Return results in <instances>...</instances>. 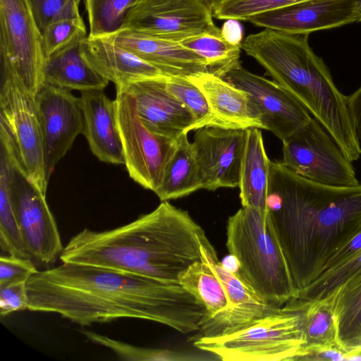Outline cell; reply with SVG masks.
<instances>
[{
    "label": "cell",
    "instance_id": "1",
    "mask_svg": "<svg viewBox=\"0 0 361 361\" xmlns=\"http://www.w3.org/2000/svg\"><path fill=\"white\" fill-rule=\"evenodd\" d=\"M28 310L61 315L81 326L133 318L182 334L199 331L208 312L179 283L103 267L63 262L27 281Z\"/></svg>",
    "mask_w": 361,
    "mask_h": 361
},
{
    "label": "cell",
    "instance_id": "2",
    "mask_svg": "<svg viewBox=\"0 0 361 361\" xmlns=\"http://www.w3.org/2000/svg\"><path fill=\"white\" fill-rule=\"evenodd\" d=\"M265 219L298 291L322 273L361 224V184L314 183L270 160Z\"/></svg>",
    "mask_w": 361,
    "mask_h": 361
},
{
    "label": "cell",
    "instance_id": "3",
    "mask_svg": "<svg viewBox=\"0 0 361 361\" xmlns=\"http://www.w3.org/2000/svg\"><path fill=\"white\" fill-rule=\"evenodd\" d=\"M207 238L188 212L168 201L120 227L95 231L85 228L63 247L62 262L116 269L169 283L202 259Z\"/></svg>",
    "mask_w": 361,
    "mask_h": 361
},
{
    "label": "cell",
    "instance_id": "4",
    "mask_svg": "<svg viewBox=\"0 0 361 361\" xmlns=\"http://www.w3.org/2000/svg\"><path fill=\"white\" fill-rule=\"evenodd\" d=\"M309 35L264 28L248 35L241 49L290 92L331 135L350 161L361 157L347 96L336 87L328 67L312 49Z\"/></svg>",
    "mask_w": 361,
    "mask_h": 361
},
{
    "label": "cell",
    "instance_id": "5",
    "mask_svg": "<svg viewBox=\"0 0 361 361\" xmlns=\"http://www.w3.org/2000/svg\"><path fill=\"white\" fill-rule=\"evenodd\" d=\"M226 247L237 274L262 302L281 307L296 297L298 288L265 213L242 207L231 216Z\"/></svg>",
    "mask_w": 361,
    "mask_h": 361
},
{
    "label": "cell",
    "instance_id": "6",
    "mask_svg": "<svg viewBox=\"0 0 361 361\" xmlns=\"http://www.w3.org/2000/svg\"><path fill=\"white\" fill-rule=\"evenodd\" d=\"M193 345L224 361H298L304 354L302 307L293 299L223 334L199 335Z\"/></svg>",
    "mask_w": 361,
    "mask_h": 361
},
{
    "label": "cell",
    "instance_id": "7",
    "mask_svg": "<svg viewBox=\"0 0 361 361\" xmlns=\"http://www.w3.org/2000/svg\"><path fill=\"white\" fill-rule=\"evenodd\" d=\"M0 138L27 179L46 195L43 140L35 97L10 77H1Z\"/></svg>",
    "mask_w": 361,
    "mask_h": 361
},
{
    "label": "cell",
    "instance_id": "8",
    "mask_svg": "<svg viewBox=\"0 0 361 361\" xmlns=\"http://www.w3.org/2000/svg\"><path fill=\"white\" fill-rule=\"evenodd\" d=\"M1 77H10L35 97L44 84L42 37L29 0H0Z\"/></svg>",
    "mask_w": 361,
    "mask_h": 361
},
{
    "label": "cell",
    "instance_id": "9",
    "mask_svg": "<svg viewBox=\"0 0 361 361\" xmlns=\"http://www.w3.org/2000/svg\"><path fill=\"white\" fill-rule=\"evenodd\" d=\"M282 142L281 163L296 174L330 186L360 184L352 162L314 117Z\"/></svg>",
    "mask_w": 361,
    "mask_h": 361
},
{
    "label": "cell",
    "instance_id": "10",
    "mask_svg": "<svg viewBox=\"0 0 361 361\" xmlns=\"http://www.w3.org/2000/svg\"><path fill=\"white\" fill-rule=\"evenodd\" d=\"M116 118L125 165L130 178L154 192L159 186L176 140L152 133L142 122L132 94L117 86Z\"/></svg>",
    "mask_w": 361,
    "mask_h": 361
},
{
    "label": "cell",
    "instance_id": "11",
    "mask_svg": "<svg viewBox=\"0 0 361 361\" xmlns=\"http://www.w3.org/2000/svg\"><path fill=\"white\" fill-rule=\"evenodd\" d=\"M213 17L207 0H140L123 29L180 42L204 33L221 35Z\"/></svg>",
    "mask_w": 361,
    "mask_h": 361
},
{
    "label": "cell",
    "instance_id": "12",
    "mask_svg": "<svg viewBox=\"0 0 361 361\" xmlns=\"http://www.w3.org/2000/svg\"><path fill=\"white\" fill-rule=\"evenodd\" d=\"M1 147L6 150L12 164V199L25 249L32 261L44 264L54 263L63 247L46 195L27 179L12 155Z\"/></svg>",
    "mask_w": 361,
    "mask_h": 361
},
{
    "label": "cell",
    "instance_id": "13",
    "mask_svg": "<svg viewBox=\"0 0 361 361\" xmlns=\"http://www.w3.org/2000/svg\"><path fill=\"white\" fill-rule=\"evenodd\" d=\"M220 77L251 95L260 112L264 129L282 142L305 126L312 117L280 84L248 71L240 62Z\"/></svg>",
    "mask_w": 361,
    "mask_h": 361
},
{
    "label": "cell",
    "instance_id": "14",
    "mask_svg": "<svg viewBox=\"0 0 361 361\" xmlns=\"http://www.w3.org/2000/svg\"><path fill=\"white\" fill-rule=\"evenodd\" d=\"M42 135L46 178L83 133L80 99L64 88L44 83L35 97Z\"/></svg>",
    "mask_w": 361,
    "mask_h": 361
},
{
    "label": "cell",
    "instance_id": "15",
    "mask_svg": "<svg viewBox=\"0 0 361 361\" xmlns=\"http://www.w3.org/2000/svg\"><path fill=\"white\" fill-rule=\"evenodd\" d=\"M247 129L207 126L197 130L192 147L202 189L238 187Z\"/></svg>",
    "mask_w": 361,
    "mask_h": 361
},
{
    "label": "cell",
    "instance_id": "16",
    "mask_svg": "<svg viewBox=\"0 0 361 361\" xmlns=\"http://www.w3.org/2000/svg\"><path fill=\"white\" fill-rule=\"evenodd\" d=\"M252 24L292 34L312 32L357 23L355 0H305L255 16Z\"/></svg>",
    "mask_w": 361,
    "mask_h": 361
},
{
    "label": "cell",
    "instance_id": "17",
    "mask_svg": "<svg viewBox=\"0 0 361 361\" xmlns=\"http://www.w3.org/2000/svg\"><path fill=\"white\" fill-rule=\"evenodd\" d=\"M168 78L142 79L121 86L134 97L138 115L147 129L176 140L195 130V123L190 111L166 90Z\"/></svg>",
    "mask_w": 361,
    "mask_h": 361
},
{
    "label": "cell",
    "instance_id": "18",
    "mask_svg": "<svg viewBox=\"0 0 361 361\" xmlns=\"http://www.w3.org/2000/svg\"><path fill=\"white\" fill-rule=\"evenodd\" d=\"M201 252L223 284L229 301V308L222 314L205 320L199 331L200 335L223 334L278 308L262 302L236 272L230 271L219 262L207 238L202 243Z\"/></svg>",
    "mask_w": 361,
    "mask_h": 361
},
{
    "label": "cell",
    "instance_id": "19",
    "mask_svg": "<svg viewBox=\"0 0 361 361\" xmlns=\"http://www.w3.org/2000/svg\"><path fill=\"white\" fill-rule=\"evenodd\" d=\"M161 71L169 77L209 72L205 60L179 42L123 29L106 37Z\"/></svg>",
    "mask_w": 361,
    "mask_h": 361
},
{
    "label": "cell",
    "instance_id": "20",
    "mask_svg": "<svg viewBox=\"0 0 361 361\" xmlns=\"http://www.w3.org/2000/svg\"><path fill=\"white\" fill-rule=\"evenodd\" d=\"M204 93L217 126L264 129L260 112L246 91L209 72L186 77Z\"/></svg>",
    "mask_w": 361,
    "mask_h": 361
},
{
    "label": "cell",
    "instance_id": "21",
    "mask_svg": "<svg viewBox=\"0 0 361 361\" xmlns=\"http://www.w3.org/2000/svg\"><path fill=\"white\" fill-rule=\"evenodd\" d=\"M80 99L84 118L82 133L92 152L102 161L125 164L115 100L110 99L103 90L81 92Z\"/></svg>",
    "mask_w": 361,
    "mask_h": 361
},
{
    "label": "cell",
    "instance_id": "22",
    "mask_svg": "<svg viewBox=\"0 0 361 361\" xmlns=\"http://www.w3.org/2000/svg\"><path fill=\"white\" fill-rule=\"evenodd\" d=\"M82 54L94 70L116 86L153 78L169 77L161 71L105 37L85 38Z\"/></svg>",
    "mask_w": 361,
    "mask_h": 361
},
{
    "label": "cell",
    "instance_id": "23",
    "mask_svg": "<svg viewBox=\"0 0 361 361\" xmlns=\"http://www.w3.org/2000/svg\"><path fill=\"white\" fill-rule=\"evenodd\" d=\"M86 38V37H85ZM79 39L45 60L44 80L68 90H103L109 80L98 73L84 56Z\"/></svg>",
    "mask_w": 361,
    "mask_h": 361
},
{
    "label": "cell",
    "instance_id": "24",
    "mask_svg": "<svg viewBox=\"0 0 361 361\" xmlns=\"http://www.w3.org/2000/svg\"><path fill=\"white\" fill-rule=\"evenodd\" d=\"M269 161L260 129H247L238 185L243 207L265 213Z\"/></svg>",
    "mask_w": 361,
    "mask_h": 361
},
{
    "label": "cell",
    "instance_id": "25",
    "mask_svg": "<svg viewBox=\"0 0 361 361\" xmlns=\"http://www.w3.org/2000/svg\"><path fill=\"white\" fill-rule=\"evenodd\" d=\"M200 189H202V185L197 161L191 142L184 134L177 139L154 193L164 202L188 196Z\"/></svg>",
    "mask_w": 361,
    "mask_h": 361
},
{
    "label": "cell",
    "instance_id": "26",
    "mask_svg": "<svg viewBox=\"0 0 361 361\" xmlns=\"http://www.w3.org/2000/svg\"><path fill=\"white\" fill-rule=\"evenodd\" d=\"M331 294L334 296L338 345L345 353L361 348V271Z\"/></svg>",
    "mask_w": 361,
    "mask_h": 361
},
{
    "label": "cell",
    "instance_id": "27",
    "mask_svg": "<svg viewBox=\"0 0 361 361\" xmlns=\"http://www.w3.org/2000/svg\"><path fill=\"white\" fill-rule=\"evenodd\" d=\"M295 300L302 310L304 354L317 348L338 345L334 295L310 302Z\"/></svg>",
    "mask_w": 361,
    "mask_h": 361
},
{
    "label": "cell",
    "instance_id": "28",
    "mask_svg": "<svg viewBox=\"0 0 361 361\" xmlns=\"http://www.w3.org/2000/svg\"><path fill=\"white\" fill-rule=\"evenodd\" d=\"M178 283L204 305L208 312L204 321L222 314L229 308L223 284L202 255L200 261L180 275Z\"/></svg>",
    "mask_w": 361,
    "mask_h": 361
},
{
    "label": "cell",
    "instance_id": "29",
    "mask_svg": "<svg viewBox=\"0 0 361 361\" xmlns=\"http://www.w3.org/2000/svg\"><path fill=\"white\" fill-rule=\"evenodd\" d=\"M11 161L1 149L0 170V245L8 255L30 259L23 243L13 206L11 187Z\"/></svg>",
    "mask_w": 361,
    "mask_h": 361
},
{
    "label": "cell",
    "instance_id": "30",
    "mask_svg": "<svg viewBox=\"0 0 361 361\" xmlns=\"http://www.w3.org/2000/svg\"><path fill=\"white\" fill-rule=\"evenodd\" d=\"M202 56L209 73L221 76L226 70L240 63L241 46L227 42L221 35L201 34L179 42Z\"/></svg>",
    "mask_w": 361,
    "mask_h": 361
},
{
    "label": "cell",
    "instance_id": "31",
    "mask_svg": "<svg viewBox=\"0 0 361 361\" xmlns=\"http://www.w3.org/2000/svg\"><path fill=\"white\" fill-rule=\"evenodd\" d=\"M140 0H85L90 37H106L123 29L131 10Z\"/></svg>",
    "mask_w": 361,
    "mask_h": 361
},
{
    "label": "cell",
    "instance_id": "32",
    "mask_svg": "<svg viewBox=\"0 0 361 361\" xmlns=\"http://www.w3.org/2000/svg\"><path fill=\"white\" fill-rule=\"evenodd\" d=\"M360 271L361 250L344 261L325 269L311 283L299 290L295 298L310 302L326 298Z\"/></svg>",
    "mask_w": 361,
    "mask_h": 361
},
{
    "label": "cell",
    "instance_id": "33",
    "mask_svg": "<svg viewBox=\"0 0 361 361\" xmlns=\"http://www.w3.org/2000/svg\"><path fill=\"white\" fill-rule=\"evenodd\" d=\"M90 341L113 351L121 360L130 361H185L204 360L199 355L167 349L142 348L88 331H81Z\"/></svg>",
    "mask_w": 361,
    "mask_h": 361
},
{
    "label": "cell",
    "instance_id": "34",
    "mask_svg": "<svg viewBox=\"0 0 361 361\" xmlns=\"http://www.w3.org/2000/svg\"><path fill=\"white\" fill-rule=\"evenodd\" d=\"M166 87L190 111L195 130L207 126H217L205 95L190 80L185 77H169Z\"/></svg>",
    "mask_w": 361,
    "mask_h": 361
},
{
    "label": "cell",
    "instance_id": "35",
    "mask_svg": "<svg viewBox=\"0 0 361 361\" xmlns=\"http://www.w3.org/2000/svg\"><path fill=\"white\" fill-rule=\"evenodd\" d=\"M305 0H223L214 8L219 20H247L259 14L276 10Z\"/></svg>",
    "mask_w": 361,
    "mask_h": 361
},
{
    "label": "cell",
    "instance_id": "36",
    "mask_svg": "<svg viewBox=\"0 0 361 361\" xmlns=\"http://www.w3.org/2000/svg\"><path fill=\"white\" fill-rule=\"evenodd\" d=\"M87 36L86 27L81 16L54 22L42 34L45 58L49 57L73 42Z\"/></svg>",
    "mask_w": 361,
    "mask_h": 361
},
{
    "label": "cell",
    "instance_id": "37",
    "mask_svg": "<svg viewBox=\"0 0 361 361\" xmlns=\"http://www.w3.org/2000/svg\"><path fill=\"white\" fill-rule=\"evenodd\" d=\"M81 0H29L32 12L42 34L54 22L80 17Z\"/></svg>",
    "mask_w": 361,
    "mask_h": 361
},
{
    "label": "cell",
    "instance_id": "38",
    "mask_svg": "<svg viewBox=\"0 0 361 361\" xmlns=\"http://www.w3.org/2000/svg\"><path fill=\"white\" fill-rule=\"evenodd\" d=\"M37 271L32 259L9 255L0 257V286L27 282Z\"/></svg>",
    "mask_w": 361,
    "mask_h": 361
},
{
    "label": "cell",
    "instance_id": "39",
    "mask_svg": "<svg viewBox=\"0 0 361 361\" xmlns=\"http://www.w3.org/2000/svg\"><path fill=\"white\" fill-rule=\"evenodd\" d=\"M29 298L27 282H16L0 286V315L28 310Z\"/></svg>",
    "mask_w": 361,
    "mask_h": 361
},
{
    "label": "cell",
    "instance_id": "40",
    "mask_svg": "<svg viewBox=\"0 0 361 361\" xmlns=\"http://www.w3.org/2000/svg\"><path fill=\"white\" fill-rule=\"evenodd\" d=\"M360 250H361V224L353 236L330 257L324 271L344 261Z\"/></svg>",
    "mask_w": 361,
    "mask_h": 361
},
{
    "label": "cell",
    "instance_id": "41",
    "mask_svg": "<svg viewBox=\"0 0 361 361\" xmlns=\"http://www.w3.org/2000/svg\"><path fill=\"white\" fill-rule=\"evenodd\" d=\"M345 352L338 345L309 350L298 361H345Z\"/></svg>",
    "mask_w": 361,
    "mask_h": 361
},
{
    "label": "cell",
    "instance_id": "42",
    "mask_svg": "<svg viewBox=\"0 0 361 361\" xmlns=\"http://www.w3.org/2000/svg\"><path fill=\"white\" fill-rule=\"evenodd\" d=\"M221 36L227 42L241 46L243 38V29L240 20L227 19L220 28Z\"/></svg>",
    "mask_w": 361,
    "mask_h": 361
},
{
    "label": "cell",
    "instance_id": "43",
    "mask_svg": "<svg viewBox=\"0 0 361 361\" xmlns=\"http://www.w3.org/2000/svg\"><path fill=\"white\" fill-rule=\"evenodd\" d=\"M347 104L356 135L361 142V86L347 96Z\"/></svg>",
    "mask_w": 361,
    "mask_h": 361
},
{
    "label": "cell",
    "instance_id": "44",
    "mask_svg": "<svg viewBox=\"0 0 361 361\" xmlns=\"http://www.w3.org/2000/svg\"><path fill=\"white\" fill-rule=\"evenodd\" d=\"M361 360V348L345 353V361Z\"/></svg>",
    "mask_w": 361,
    "mask_h": 361
},
{
    "label": "cell",
    "instance_id": "45",
    "mask_svg": "<svg viewBox=\"0 0 361 361\" xmlns=\"http://www.w3.org/2000/svg\"><path fill=\"white\" fill-rule=\"evenodd\" d=\"M357 23L361 21V0H355Z\"/></svg>",
    "mask_w": 361,
    "mask_h": 361
},
{
    "label": "cell",
    "instance_id": "46",
    "mask_svg": "<svg viewBox=\"0 0 361 361\" xmlns=\"http://www.w3.org/2000/svg\"><path fill=\"white\" fill-rule=\"evenodd\" d=\"M223 0H207L211 8L213 9L214 7Z\"/></svg>",
    "mask_w": 361,
    "mask_h": 361
}]
</instances>
